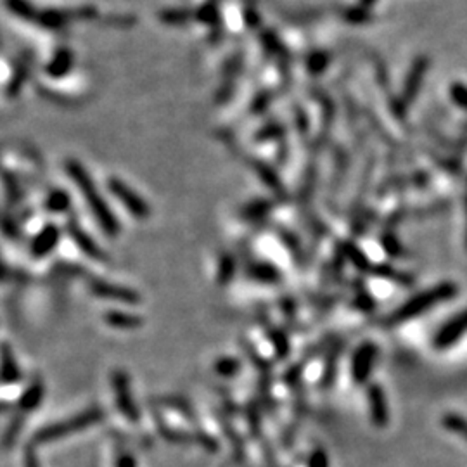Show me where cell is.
Wrapping results in <instances>:
<instances>
[{"mask_svg": "<svg viewBox=\"0 0 467 467\" xmlns=\"http://www.w3.org/2000/svg\"><path fill=\"white\" fill-rule=\"evenodd\" d=\"M106 322L110 325H113V327L119 329H133L140 325L139 317L130 313H121V311H111V313H106Z\"/></svg>", "mask_w": 467, "mask_h": 467, "instance_id": "cell-9", "label": "cell"}, {"mask_svg": "<svg viewBox=\"0 0 467 467\" xmlns=\"http://www.w3.org/2000/svg\"><path fill=\"white\" fill-rule=\"evenodd\" d=\"M450 97L459 108L467 111V87L464 83H454L450 87Z\"/></svg>", "mask_w": 467, "mask_h": 467, "instance_id": "cell-17", "label": "cell"}, {"mask_svg": "<svg viewBox=\"0 0 467 467\" xmlns=\"http://www.w3.org/2000/svg\"><path fill=\"white\" fill-rule=\"evenodd\" d=\"M376 353H378V350H376V346L372 343H365V345H362L357 350V353L353 357V367H351V374H353L355 383L362 385V383L367 381L369 374L372 371V365H374Z\"/></svg>", "mask_w": 467, "mask_h": 467, "instance_id": "cell-4", "label": "cell"}, {"mask_svg": "<svg viewBox=\"0 0 467 467\" xmlns=\"http://www.w3.org/2000/svg\"><path fill=\"white\" fill-rule=\"evenodd\" d=\"M270 208L269 202L265 201H260V202H255V205L249 206V216H256V215H262V213H265L267 209Z\"/></svg>", "mask_w": 467, "mask_h": 467, "instance_id": "cell-23", "label": "cell"}, {"mask_svg": "<svg viewBox=\"0 0 467 467\" xmlns=\"http://www.w3.org/2000/svg\"><path fill=\"white\" fill-rule=\"evenodd\" d=\"M428 66H429L428 57L426 56L415 57L414 64H412L410 71H408V75H407V80H405L403 92H401V97L398 99V103H400L401 106L407 108L408 104L414 103L415 96H417V92L421 90L422 82H424Z\"/></svg>", "mask_w": 467, "mask_h": 467, "instance_id": "cell-3", "label": "cell"}, {"mask_svg": "<svg viewBox=\"0 0 467 467\" xmlns=\"http://www.w3.org/2000/svg\"><path fill=\"white\" fill-rule=\"evenodd\" d=\"M118 467H135V464H133L132 455H123V457L119 459Z\"/></svg>", "mask_w": 467, "mask_h": 467, "instance_id": "cell-25", "label": "cell"}, {"mask_svg": "<svg viewBox=\"0 0 467 467\" xmlns=\"http://www.w3.org/2000/svg\"><path fill=\"white\" fill-rule=\"evenodd\" d=\"M343 253H345V255L348 256L351 262H353V265L357 267V269L369 270V267H371V265H369L367 258H365V256H364V253H362L360 249L357 248V246H353V244H343Z\"/></svg>", "mask_w": 467, "mask_h": 467, "instance_id": "cell-16", "label": "cell"}, {"mask_svg": "<svg viewBox=\"0 0 467 467\" xmlns=\"http://www.w3.org/2000/svg\"><path fill=\"white\" fill-rule=\"evenodd\" d=\"M441 424H443V428H447L448 431H452V433L464 438L467 441V419L461 417L457 414H447L441 417Z\"/></svg>", "mask_w": 467, "mask_h": 467, "instance_id": "cell-11", "label": "cell"}, {"mask_svg": "<svg viewBox=\"0 0 467 467\" xmlns=\"http://www.w3.org/2000/svg\"><path fill=\"white\" fill-rule=\"evenodd\" d=\"M101 417H103V412H101L99 408H90V410L82 412V414H78L77 417L70 419V421L59 422V424H52L49 426V428L42 429L37 434V441H52L57 440V438H64L68 436V434L75 433V431L85 429L89 428V426L96 424V422L101 421Z\"/></svg>", "mask_w": 467, "mask_h": 467, "instance_id": "cell-2", "label": "cell"}, {"mask_svg": "<svg viewBox=\"0 0 467 467\" xmlns=\"http://www.w3.org/2000/svg\"><path fill=\"white\" fill-rule=\"evenodd\" d=\"M56 237H57L56 230H52V229H49V230H45V232L40 234L34 246L35 255H45V253L49 251L54 244H56Z\"/></svg>", "mask_w": 467, "mask_h": 467, "instance_id": "cell-14", "label": "cell"}, {"mask_svg": "<svg viewBox=\"0 0 467 467\" xmlns=\"http://www.w3.org/2000/svg\"><path fill=\"white\" fill-rule=\"evenodd\" d=\"M92 291L96 292V296H101V298L118 299V302H123V303H137V302H139V296H137L135 292L128 291V289L118 288V286L104 284V282H97V284H94Z\"/></svg>", "mask_w": 467, "mask_h": 467, "instance_id": "cell-8", "label": "cell"}, {"mask_svg": "<svg viewBox=\"0 0 467 467\" xmlns=\"http://www.w3.org/2000/svg\"><path fill=\"white\" fill-rule=\"evenodd\" d=\"M369 403H371L372 422L379 428L388 424V407H386V398L381 386L374 385L369 388Z\"/></svg>", "mask_w": 467, "mask_h": 467, "instance_id": "cell-7", "label": "cell"}, {"mask_svg": "<svg viewBox=\"0 0 467 467\" xmlns=\"http://www.w3.org/2000/svg\"><path fill=\"white\" fill-rule=\"evenodd\" d=\"M24 467H40L34 452H30V450L27 452V457H24Z\"/></svg>", "mask_w": 467, "mask_h": 467, "instance_id": "cell-24", "label": "cell"}, {"mask_svg": "<svg viewBox=\"0 0 467 467\" xmlns=\"http://www.w3.org/2000/svg\"><path fill=\"white\" fill-rule=\"evenodd\" d=\"M464 205H466V220H467V195L464 199ZM466 248H467V229H466Z\"/></svg>", "mask_w": 467, "mask_h": 467, "instance_id": "cell-27", "label": "cell"}, {"mask_svg": "<svg viewBox=\"0 0 467 467\" xmlns=\"http://www.w3.org/2000/svg\"><path fill=\"white\" fill-rule=\"evenodd\" d=\"M467 331V310L462 311L461 315L452 318L448 324L441 327V331L436 336V346L438 348H447V346L454 345L459 338Z\"/></svg>", "mask_w": 467, "mask_h": 467, "instance_id": "cell-6", "label": "cell"}, {"mask_svg": "<svg viewBox=\"0 0 467 467\" xmlns=\"http://www.w3.org/2000/svg\"><path fill=\"white\" fill-rule=\"evenodd\" d=\"M0 357H2V365H0V369H2V379H6V381H16V379H20V371H17L13 353H10V350L7 346H2Z\"/></svg>", "mask_w": 467, "mask_h": 467, "instance_id": "cell-10", "label": "cell"}, {"mask_svg": "<svg viewBox=\"0 0 467 467\" xmlns=\"http://www.w3.org/2000/svg\"><path fill=\"white\" fill-rule=\"evenodd\" d=\"M341 17L346 21V23L364 24L371 21V13H369L367 9H364V7L355 6V7H348V9L343 10Z\"/></svg>", "mask_w": 467, "mask_h": 467, "instance_id": "cell-13", "label": "cell"}, {"mask_svg": "<svg viewBox=\"0 0 467 467\" xmlns=\"http://www.w3.org/2000/svg\"><path fill=\"white\" fill-rule=\"evenodd\" d=\"M383 246H385L386 251L393 256H400L401 255V246L400 242L394 239V235H385L383 237Z\"/></svg>", "mask_w": 467, "mask_h": 467, "instance_id": "cell-20", "label": "cell"}, {"mask_svg": "<svg viewBox=\"0 0 467 467\" xmlns=\"http://www.w3.org/2000/svg\"><path fill=\"white\" fill-rule=\"evenodd\" d=\"M309 467H329V461H327V455H325V452L315 450L313 454L310 455Z\"/></svg>", "mask_w": 467, "mask_h": 467, "instance_id": "cell-21", "label": "cell"}, {"mask_svg": "<svg viewBox=\"0 0 467 467\" xmlns=\"http://www.w3.org/2000/svg\"><path fill=\"white\" fill-rule=\"evenodd\" d=\"M251 274L255 275L256 279H260V281H265V282H272L277 279V272H275L270 265H256L255 269L251 270Z\"/></svg>", "mask_w": 467, "mask_h": 467, "instance_id": "cell-18", "label": "cell"}, {"mask_svg": "<svg viewBox=\"0 0 467 467\" xmlns=\"http://www.w3.org/2000/svg\"><path fill=\"white\" fill-rule=\"evenodd\" d=\"M329 54L322 52V50H317V52H311L306 59V68L311 75H320L324 73L325 68L329 66Z\"/></svg>", "mask_w": 467, "mask_h": 467, "instance_id": "cell-12", "label": "cell"}, {"mask_svg": "<svg viewBox=\"0 0 467 467\" xmlns=\"http://www.w3.org/2000/svg\"><path fill=\"white\" fill-rule=\"evenodd\" d=\"M455 292H457V288H455L454 284H450V282H443V284L436 286V288L429 289V291L422 292V295L415 296V298H412L410 302L401 305L400 309L394 311V313L388 318V324H401V322H405L407 318L424 313L426 310H429L431 306H434L436 303L454 298Z\"/></svg>", "mask_w": 467, "mask_h": 467, "instance_id": "cell-1", "label": "cell"}, {"mask_svg": "<svg viewBox=\"0 0 467 467\" xmlns=\"http://www.w3.org/2000/svg\"><path fill=\"white\" fill-rule=\"evenodd\" d=\"M42 396H43L42 386L40 385L31 386V388L23 394V398H21V407L27 408V410H34L35 407H38L40 401H42Z\"/></svg>", "mask_w": 467, "mask_h": 467, "instance_id": "cell-15", "label": "cell"}, {"mask_svg": "<svg viewBox=\"0 0 467 467\" xmlns=\"http://www.w3.org/2000/svg\"><path fill=\"white\" fill-rule=\"evenodd\" d=\"M239 371V364L232 358H223L216 364V372L222 376H232L234 372Z\"/></svg>", "mask_w": 467, "mask_h": 467, "instance_id": "cell-19", "label": "cell"}, {"mask_svg": "<svg viewBox=\"0 0 467 467\" xmlns=\"http://www.w3.org/2000/svg\"><path fill=\"white\" fill-rule=\"evenodd\" d=\"M376 3V0H358V6L360 7H364V9H371L372 6H374Z\"/></svg>", "mask_w": 467, "mask_h": 467, "instance_id": "cell-26", "label": "cell"}, {"mask_svg": "<svg viewBox=\"0 0 467 467\" xmlns=\"http://www.w3.org/2000/svg\"><path fill=\"white\" fill-rule=\"evenodd\" d=\"M232 270H234V265H232V262H230V258H225L222 262V265H220V275H218V279H220V282H227V279L230 277V274H232Z\"/></svg>", "mask_w": 467, "mask_h": 467, "instance_id": "cell-22", "label": "cell"}, {"mask_svg": "<svg viewBox=\"0 0 467 467\" xmlns=\"http://www.w3.org/2000/svg\"><path fill=\"white\" fill-rule=\"evenodd\" d=\"M113 386H114V394H117V401L118 407L130 421H137L139 414H137L135 408V401H133L132 393H130V385L128 379H126L125 374L121 372H117L113 376Z\"/></svg>", "mask_w": 467, "mask_h": 467, "instance_id": "cell-5", "label": "cell"}]
</instances>
